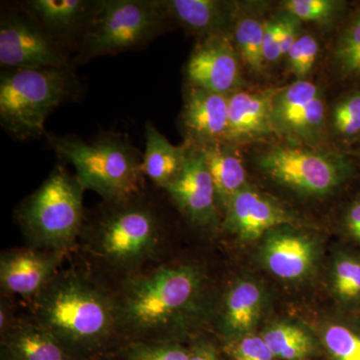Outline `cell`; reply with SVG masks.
<instances>
[{"instance_id": "6da1fadb", "label": "cell", "mask_w": 360, "mask_h": 360, "mask_svg": "<svg viewBox=\"0 0 360 360\" xmlns=\"http://www.w3.org/2000/svg\"><path fill=\"white\" fill-rule=\"evenodd\" d=\"M205 272L165 264L125 277L115 296L117 331L132 341L179 342L200 316Z\"/></svg>"}, {"instance_id": "7a4b0ae2", "label": "cell", "mask_w": 360, "mask_h": 360, "mask_svg": "<svg viewBox=\"0 0 360 360\" xmlns=\"http://www.w3.org/2000/svg\"><path fill=\"white\" fill-rule=\"evenodd\" d=\"M33 316L75 360H90L117 335L115 296L73 272L58 274L32 300Z\"/></svg>"}, {"instance_id": "3957f363", "label": "cell", "mask_w": 360, "mask_h": 360, "mask_svg": "<svg viewBox=\"0 0 360 360\" xmlns=\"http://www.w3.org/2000/svg\"><path fill=\"white\" fill-rule=\"evenodd\" d=\"M44 137L58 158L75 167L85 191H96L105 202H120L141 193L143 153L123 135L103 132L91 142L77 135L46 132Z\"/></svg>"}, {"instance_id": "277c9868", "label": "cell", "mask_w": 360, "mask_h": 360, "mask_svg": "<svg viewBox=\"0 0 360 360\" xmlns=\"http://www.w3.org/2000/svg\"><path fill=\"white\" fill-rule=\"evenodd\" d=\"M141 193L120 202H105L90 225L92 253L106 266L124 274V278L139 274L156 257L163 239L158 210Z\"/></svg>"}, {"instance_id": "5b68a950", "label": "cell", "mask_w": 360, "mask_h": 360, "mask_svg": "<svg viewBox=\"0 0 360 360\" xmlns=\"http://www.w3.org/2000/svg\"><path fill=\"white\" fill-rule=\"evenodd\" d=\"M80 94L82 85L73 68L2 70L0 124L18 141L44 136L49 116Z\"/></svg>"}, {"instance_id": "8992f818", "label": "cell", "mask_w": 360, "mask_h": 360, "mask_svg": "<svg viewBox=\"0 0 360 360\" xmlns=\"http://www.w3.org/2000/svg\"><path fill=\"white\" fill-rule=\"evenodd\" d=\"M84 191L77 175L58 165L22 201L16 219L32 248L63 252L72 248L84 231Z\"/></svg>"}, {"instance_id": "52a82bcc", "label": "cell", "mask_w": 360, "mask_h": 360, "mask_svg": "<svg viewBox=\"0 0 360 360\" xmlns=\"http://www.w3.org/2000/svg\"><path fill=\"white\" fill-rule=\"evenodd\" d=\"M172 26L160 0H98L75 65H84L99 56L139 51Z\"/></svg>"}, {"instance_id": "ba28073f", "label": "cell", "mask_w": 360, "mask_h": 360, "mask_svg": "<svg viewBox=\"0 0 360 360\" xmlns=\"http://www.w3.org/2000/svg\"><path fill=\"white\" fill-rule=\"evenodd\" d=\"M292 142L274 143L255 156L260 172L276 186L307 198L335 193L352 172L345 155Z\"/></svg>"}, {"instance_id": "9c48e42d", "label": "cell", "mask_w": 360, "mask_h": 360, "mask_svg": "<svg viewBox=\"0 0 360 360\" xmlns=\"http://www.w3.org/2000/svg\"><path fill=\"white\" fill-rule=\"evenodd\" d=\"M71 52L56 41L25 7H2L0 18L1 70L75 68Z\"/></svg>"}, {"instance_id": "30bf717a", "label": "cell", "mask_w": 360, "mask_h": 360, "mask_svg": "<svg viewBox=\"0 0 360 360\" xmlns=\"http://www.w3.org/2000/svg\"><path fill=\"white\" fill-rule=\"evenodd\" d=\"M328 112L323 91L309 79L276 89L272 96L274 131L292 143L321 148L328 135Z\"/></svg>"}, {"instance_id": "8fae6325", "label": "cell", "mask_w": 360, "mask_h": 360, "mask_svg": "<svg viewBox=\"0 0 360 360\" xmlns=\"http://www.w3.org/2000/svg\"><path fill=\"white\" fill-rule=\"evenodd\" d=\"M243 65L231 35L198 39L184 66L186 84L229 96L243 89Z\"/></svg>"}, {"instance_id": "7c38bea8", "label": "cell", "mask_w": 360, "mask_h": 360, "mask_svg": "<svg viewBox=\"0 0 360 360\" xmlns=\"http://www.w3.org/2000/svg\"><path fill=\"white\" fill-rule=\"evenodd\" d=\"M187 146L188 153L184 169L165 191L191 224L213 231L220 224L214 184L200 149Z\"/></svg>"}, {"instance_id": "4fadbf2b", "label": "cell", "mask_w": 360, "mask_h": 360, "mask_svg": "<svg viewBox=\"0 0 360 360\" xmlns=\"http://www.w3.org/2000/svg\"><path fill=\"white\" fill-rule=\"evenodd\" d=\"M295 222V215L283 205L248 186L234 196L227 207L224 227L239 240L255 241L277 227Z\"/></svg>"}, {"instance_id": "5bb4252c", "label": "cell", "mask_w": 360, "mask_h": 360, "mask_svg": "<svg viewBox=\"0 0 360 360\" xmlns=\"http://www.w3.org/2000/svg\"><path fill=\"white\" fill-rule=\"evenodd\" d=\"M229 120L227 96L186 84L179 124L187 146L202 148L225 141Z\"/></svg>"}, {"instance_id": "9a60e30c", "label": "cell", "mask_w": 360, "mask_h": 360, "mask_svg": "<svg viewBox=\"0 0 360 360\" xmlns=\"http://www.w3.org/2000/svg\"><path fill=\"white\" fill-rule=\"evenodd\" d=\"M63 251L18 248L2 253L0 284L6 295L32 300L58 274Z\"/></svg>"}, {"instance_id": "2e32d148", "label": "cell", "mask_w": 360, "mask_h": 360, "mask_svg": "<svg viewBox=\"0 0 360 360\" xmlns=\"http://www.w3.org/2000/svg\"><path fill=\"white\" fill-rule=\"evenodd\" d=\"M98 0H30L21 4L30 15L71 53H77Z\"/></svg>"}, {"instance_id": "e0dca14e", "label": "cell", "mask_w": 360, "mask_h": 360, "mask_svg": "<svg viewBox=\"0 0 360 360\" xmlns=\"http://www.w3.org/2000/svg\"><path fill=\"white\" fill-rule=\"evenodd\" d=\"M276 89L245 90L227 96L229 120L225 142L245 146L276 134L272 123L271 103Z\"/></svg>"}, {"instance_id": "ac0fdd59", "label": "cell", "mask_w": 360, "mask_h": 360, "mask_svg": "<svg viewBox=\"0 0 360 360\" xmlns=\"http://www.w3.org/2000/svg\"><path fill=\"white\" fill-rule=\"evenodd\" d=\"M277 227L264 236L262 264L274 276L283 281H300L309 276L316 262L317 250L309 236Z\"/></svg>"}, {"instance_id": "d6986e66", "label": "cell", "mask_w": 360, "mask_h": 360, "mask_svg": "<svg viewBox=\"0 0 360 360\" xmlns=\"http://www.w3.org/2000/svg\"><path fill=\"white\" fill-rule=\"evenodd\" d=\"M174 25L198 39L210 35H231L240 4L227 0H160Z\"/></svg>"}, {"instance_id": "ffe728a7", "label": "cell", "mask_w": 360, "mask_h": 360, "mask_svg": "<svg viewBox=\"0 0 360 360\" xmlns=\"http://www.w3.org/2000/svg\"><path fill=\"white\" fill-rule=\"evenodd\" d=\"M264 292L252 281H239L229 288L219 315L220 335L225 340L248 335L259 319L264 307Z\"/></svg>"}, {"instance_id": "44dd1931", "label": "cell", "mask_w": 360, "mask_h": 360, "mask_svg": "<svg viewBox=\"0 0 360 360\" xmlns=\"http://www.w3.org/2000/svg\"><path fill=\"white\" fill-rule=\"evenodd\" d=\"M1 345L14 360H75L33 315L16 319L1 335Z\"/></svg>"}, {"instance_id": "7402d4cb", "label": "cell", "mask_w": 360, "mask_h": 360, "mask_svg": "<svg viewBox=\"0 0 360 360\" xmlns=\"http://www.w3.org/2000/svg\"><path fill=\"white\" fill-rule=\"evenodd\" d=\"M198 149L212 175L219 208L225 212L234 196L250 186L238 146L224 141Z\"/></svg>"}, {"instance_id": "603a6c76", "label": "cell", "mask_w": 360, "mask_h": 360, "mask_svg": "<svg viewBox=\"0 0 360 360\" xmlns=\"http://www.w3.org/2000/svg\"><path fill=\"white\" fill-rule=\"evenodd\" d=\"M188 153L186 143L176 146L150 122L146 124V150L142 172L155 186L167 189L179 176Z\"/></svg>"}, {"instance_id": "cb8c5ba5", "label": "cell", "mask_w": 360, "mask_h": 360, "mask_svg": "<svg viewBox=\"0 0 360 360\" xmlns=\"http://www.w3.org/2000/svg\"><path fill=\"white\" fill-rule=\"evenodd\" d=\"M265 21L262 14L245 9L240 4L238 18L232 28L231 39L239 54L243 68L252 75H264L265 68L264 39Z\"/></svg>"}, {"instance_id": "d4e9b609", "label": "cell", "mask_w": 360, "mask_h": 360, "mask_svg": "<svg viewBox=\"0 0 360 360\" xmlns=\"http://www.w3.org/2000/svg\"><path fill=\"white\" fill-rule=\"evenodd\" d=\"M262 336L276 360H305L314 352L311 336L292 324H274Z\"/></svg>"}, {"instance_id": "484cf974", "label": "cell", "mask_w": 360, "mask_h": 360, "mask_svg": "<svg viewBox=\"0 0 360 360\" xmlns=\"http://www.w3.org/2000/svg\"><path fill=\"white\" fill-rule=\"evenodd\" d=\"M331 63L338 77L349 79L360 77V9L336 37Z\"/></svg>"}, {"instance_id": "4316f807", "label": "cell", "mask_w": 360, "mask_h": 360, "mask_svg": "<svg viewBox=\"0 0 360 360\" xmlns=\"http://www.w3.org/2000/svg\"><path fill=\"white\" fill-rule=\"evenodd\" d=\"M328 134L340 141L360 134V89L341 96L328 112Z\"/></svg>"}, {"instance_id": "83f0119b", "label": "cell", "mask_w": 360, "mask_h": 360, "mask_svg": "<svg viewBox=\"0 0 360 360\" xmlns=\"http://www.w3.org/2000/svg\"><path fill=\"white\" fill-rule=\"evenodd\" d=\"M347 2L340 0H285L281 11L302 22L314 23L323 27L335 25L345 11Z\"/></svg>"}, {"instance_id": "f1b7e54d", "label": "cell", "mask_w": 360, "mask_h": 360, "mask_svg": "<svg viewBox=\"0 0 360 360\" xmlns=\"http://www.w3.org/2000/svg\"><path fill=\"white\" fill-rule=\"evenodd\" d=\"M319 52L321 44L316 37L311 33H302L285 56L288 70L295 75V80H307L314 70Z\"/></svg>"}, {"instance_id": "f546056e", "label": "cell", "mask_w": 360, "mask_h": 360, "mask_svg": "<svg viewBox=\"0 0 360 360\" xmlns=\"http://www.w3.org/2000/svg\"><path fill=\"white\" fill-rule=\"evenodd\" d=\"M322 343L333 360H360V335L347 326H328L322 333Z\"/></svg>"}, {"instance_id": "4dcf8cb0", "label": "cell", "mask_w": 360, "mask_h": 360, "mask_svg": "<svg viewBox=\"0 0 360 360\" xmlns=\"http://www.w3.org/2000/svg\"><path fill=\"white\" fill-rule=\"evenodd\" d=\"M125 360H188V350L179 342L131 341L124 349Z\"/></svg>"}, {"instance_id": "1f68e13d", "label": "cell", "mask_w": 360, "mask_h": 360, "mask_svg": "<svg viewBox=\"0 0 360 360\" xmlns=\"http://www.w3.org/2000/svg\"><path fill=\"white\" fill-rule=\"evenodd\" d=\"M333 290L343 300L360 298V260L354 257L338 258L333 267Z\"/></svg>"}, {"instance_id": "d6a6232c", "label": "cell", "mask_w": 360, "mask_h": 360, "mask_svg": "<svg viewBox=\"0 0 360 360\" xmlns=\"http://www.w3.org/2000/svg\"><path fill=\"white\" fill-rule=\"evenodd\" d=\"M224 349L231 360H276L264 338L252 333L227 340Z\"/></svg>"}, {"instance_id": "836d02e7", "label": "cell", "mask_w": 360, "mask_h": 360, "mask_svg": "<svg viewBox=\"0 0 360 360\" xmlns=\"http://www.w3.org/2000/svg\"><path fill=\"white\" fill-rule=\"evenodd\" d=\"M264 56L265 65H276L283 59L281 54V13L270 16L265 21Z\"/></svg>"}, {"instance_id": "e575fe53", "label": "cell", "mask_w": 360, "mask_h": 360, "mask_svg": "<svg viewBox=\"0 0 360 360\" xmlns=\"http://www.w3.org/2000/svg\"><path fill=\"white\" fill-rule=\"evenodd\" d=\"M188 350V360H220L219 350L210 341L200 338L194 341Z\"/></svg>"}, {"instance_id": "d590c367", "label": "cell", "mask_w": 360, "mask_h": 360, "mask_svg": "<svg viewBox=\"0 0 360 360\" xmlns=\"http://www.w3.org/2000/svg\"><path fill=\"white\" fill-rule=\"evenodd\" d=\"M345 225L349 233L360 241V198L348 208L345 214Z\"/></svg>"}, {"instance_id": "8d00e7d4", "label": "cell", "mask_w": 360, "mask_h": 360, "mask_svg": "<svg viewBox=\"0 0 360 360\" xmlns=\"http://www.w3.org/2000/svg\"><path fill=\"white\" fill-rule=\"evenodd\" d=\"M16 319H14L11 307H8L6 300H2L1 307H0V331L1 335L6 333L7 329L13 326V322Z\"/></svg>"}, {"instance_id": "74e56055", "label": "cell", "mask_w": 360, "mask_h": 360, "mask_svg": "<svg viewBox=\"0 0 360 360\" xmlns=\"http://www.w3.org/2000/svg\"><path fill=\"white\" fill-rule=\"evenodd\" d=\"M0 360H14L13 355L8 352L6 347H2L0 350Z\"/></svg>"}]
</instances>
